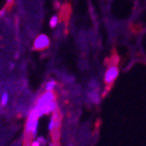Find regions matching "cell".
<instances>
[{
    "label": "cell",
    "instance_id": "1",
    "mask_svg": "<svg viewBox=\"0 0 146 146\" xmlns=\"http://www.w3.org/2000/svg\"><path fill=\"white\" fill-rule=\"evenodd\" d=\"M33 110L39 117L44 115H49L56 111L57 102L55 100V94L53 91H45L44 93H42L36 100Z\"/></svg>",
    "mask_w": 146,
    "mask_h": 146
},
{
    "label": "cell",
    "instance_id": "2",
    "mask_svg": "<svg viewBox=\"0 0 146 146\" xmlns=\"http://www.w3.org/2000/svg\"><path fill=\"white\" fill-rule=\"evenodd\" d=\"M39 119L40 117L36 115V112L32 108L28 115L27 123H26V134L31 136L32 138L36 137L37 131H38V126H39Z\"/></svg>",
    "mask_w": 146,
    "mask_h": 146
},
{
    "label": "cell",
    "instance_id": "3",
    "mask_svg": "<svg viewBox=\"0 0 146 146\" xmlns=\"http://www.w3.org/2000/svg\"><path fill=\"white\" fill-rule=\"evenodd\" d=\"M119 68L115 64L108 66V68L106 70L104 74V83L106 85H111L115 80H117V76H119Z\"/></svg>",
    "mask_w": 146,
    "mask_h": 146
},
{
    "label": "cell",
    "instance_id": "4",
    "mask_svg": "<svg viewBox=\"0 0 146 146\" xmlns=\"http://www.w3.org/2000/svg\"><path fill=\"white\" fill-rule=\"evenodd\" d=\"M50 45V40L48 36L45 34H41L37 37L34 42V48L36 50H44Z\"/></svg>",
    "mask_w": 146,
    "mask_h": 146
},
{
    "label": "cell",
    "instance_id": "5",
    "mask_svg": "<svg viewBox=\"0 0 146 146\" xmlns=\"http://www.w3.org/2000/svg\"><path fill=\"white\" fill-rule=\"evenodd\" d=\"M88 99L90 100V102L93 104H99V89H88Z\"/></svg>",
    "mask_w": 146,
    "mask_h": 146
},
{
    "label": "cell",
    "instance_id": "6",
    "mask_svg": "<svg viewBox=\"0 0 146 146\" xmlns=\"http://www.w3.org/2000/svg\"><path fill=\"white\" fill-rule=\"evenodd\" d=\"M8 101H9V94L7 92H3L2 95L0 96V105L2 107L6 106Z\"/></svg>",
    "mask_w": 146,
    "mask_h": 146
},
{
    "label": "cell",
    "instance_id": "7",
    "mask_svg": "<svg viewBox=\"0 0 146 146\" xmlns=\"http://www.w3.org/2000/svg\"><path fill=\"white\" fill-rule=\"evenodd\" d=\"M56 87V82L54 80L48 81L46 84H45V91H53Z\"/></svg>",
    "mask_w": 146,
    "mask_h": 146
},
{
    "label": "cell",
    "instance_id": "8",
    "mask_svg": "<svg viewBox=\"0 0 146 146\" xmlns=\"http://www.w3.org/2000/svg\"><path fill=\"white\" fill-rule=\"evenodd\" d=\"M49 25L51 28H55L57 25H58V17L57 15H53V17L50 19L49 21Z\"/></svg>",
    "mask_w": 146,
    "mask_h": 146
},
{
    "label": "cell",
    "instance_id": "9",
    "mask_svg": "<svg viewBox=\"0 0 146 146\" xmlns=\"http://www.w3.org/2000/svg\"><path fill=\"white\" fill-rule=\"evenodd\" d=\"M31 146H42L41 144H40V142L37 140V139H35V140H33V141L31 142Z\"/></svg>",
    "mask_w": 146,
    "mask_h": 146
},
{
    "label": "cell",
    "instance_id": "10",
    "mask_svg": "<svg viewBox=\"0 0 146 146\" xmlns=\"http://www.w3.org/2000/svg\"><path fill=\"white\" fill-rule=\"evenodd\" d=\"M37 140L40 142V144H41L42 146H44V144L46 143V141H45V139H44L43 137H39V138H37Z\"/></svg>",
    "mask_w": 146,
    "mask_h": 146
},
{
    "label": "cell",
    "instance_id": "11",
    "mask_svg": "<svg viewBox=\"0 0 146 146\" xmlns=\"http://www.w3.org/2000/svg\"><path fill=\"white\" fill-rule=\"evenodd\" d=\"M4 13H5V9H3L2 11L0 12V17H3V15H4Z\"/></svg>",
    "mask_w": 146,
    "mask_h": 146
},
{
    "label": "cell",
    "instance_id": "12",
    "mask_svg": "<svg viewBox=\"0 0 146 146\" xmlns=\"http://www.w3.org/2000/svg\"><path fill=\"white\" fill-rule=\"evenodd\" d=\"M25 146H31V142H29V143H27Z\"/></svg>",
    "mask_w": 146,
    "mask_h": 146
},
{
    "label": "cell",
    "instance_id": "13",
    "mask_svg": "<svg viewBox=\"0 0 146 146\" xmlns=\"http://www.w3.org/2000/svg\"><path fill=\"white\" fill-rule=\"evenodd\" d=\"M12 0H7V2H11Z\"/></svg>",
    "mask_w": 146,
    "mask_h": 146
},
{
    "label": "cell",
    "instance_id": "14",
    "mask_svg": "<svg viewBox=\"0 0 146 146\" xmlns=\"http://www.w3.org/2000/svg\"><path fill=\"white\" fill-rule=\"evenodd\" d=\"M70 146H74V145H70Z\"/></svg>",
    "mask_w": 146,
    "mask_h": 146
},
{
    "label": "cell",
    "instance_id": "15",
    "mask_svg": "<svg viewBox=\"0 0 146 146\" xmlns=\"http://www.w3.org/2000/svg\"><path fill=\"white\" fill-rule=\"evenodd\" d=\"M0 107H2V106H0Z\"/></svg>",
    "mask_w": 146,
    "mask_h": 146
}]
</instances>
